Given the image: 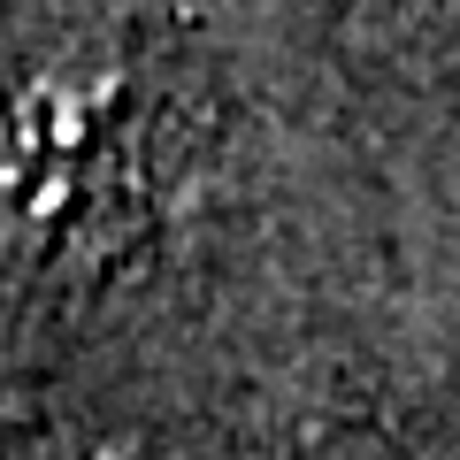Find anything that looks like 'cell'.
<instances>
[{
	"label": "cell",
	"instance_id": "cell-1",
	"mask_svg": "<svg viewBox=\"0 0 460 460\" xmlns=\"http://www.w3.org/2000/svg\"><path fill=\"white\" fill-rule=\"evenodd\" d=\"M154 215V108L123 54H54L0 93V253L84 277Z\"/></svg>",
	"mask_w": 460,
	"mask_h": 460
}]
</instances>
